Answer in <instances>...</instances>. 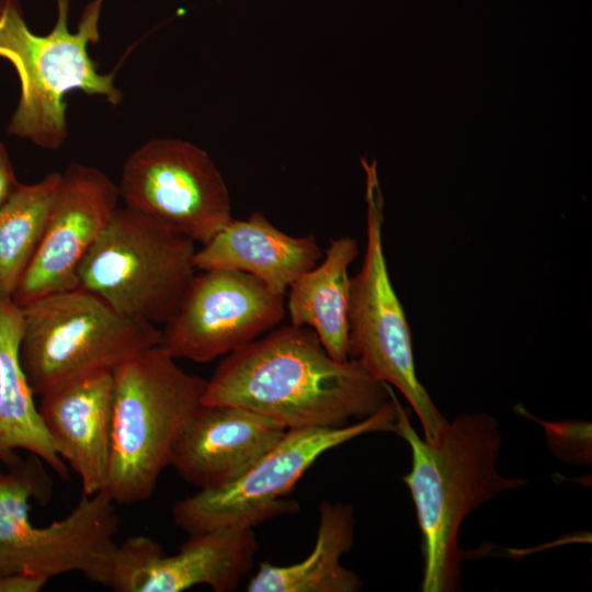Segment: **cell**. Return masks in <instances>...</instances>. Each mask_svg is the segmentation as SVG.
Returning a JSON list of instances; mask_svg holds the SVG:
<instances>
[{
    "mask_svg": "<svg viewBox=\"0 0 592 592\" xmlns=\"http://www.w3.org/2000/svg\"><path fill=\"white\" fill-rule=\"evenodd\" d=\"M391 390L358 361L333 360L310 328L289 323L227 354L202 403L242 407L287 430L342 428L375 413Z\"/></svg>",
    "mask_w": 592,
    "mask_h": 592,
    "instance_id": "6da1fadb",
    "label": "cell"
},
{
    "mask_svg": "<svg viewBox=\"0 0 592 592\" xmlns=\"http://www.w3.org/2000/svg\"><path fill=\"white\" fill-rule=\"evenodd\" d=\"M394 432L411 452V467L402 481L411 494L421 534L420 590L458 591L463 521L499 494L520 490L528 481L498 471L502 437L498 421L488 413H463L430 441L417 433L399 402Z\"/></svg>",
    "mask_w": 592,
    "mask_h": 592,
    "instance_id": "7a4b0ae2",
    "label": "cell"
},
{
    "mask_svg": "<svg viewBox=\"0 0 592 592\" xmlns=\"http://www.w3.org/2000/svg\"><path fill=\"white\" fill-rule=\"evenodd\" d=\"M58 15L47 35L26 25L18 0H0V57L9 60L20 80L18 106L7 126L11 136L45 149L60 148L68 136L66 94L81 90L103 95L117 105L121 91L113 73H100L88 53L99 39L103 0L84 9L76 32L68 26L69 0H56Z\"/></svg>",
    "mask_w": 592,
    "mask_h": 592,
    "instance_id": "3957f363",
    "label": "cell"
},
{
    "mask_svg": "<svg viewBox=\"0 0 592 592\" xmlns=\"http://www.w3.org/2000/svg\"><path fill=\"white\" fill-rule=\"evenodd\" d=\"M115 397L109 470L103 491L114 503L149 500L174 444L202 406L206 380L177 365L161 346L114 371Z\"/></svg>",
    "mask_w": 592,
    "mask_h": 592,
    "instance_id": "277c9868",
    "label": "cell"
},
{
    "mask_svg": "<svg viewBox=\"0 0 592 592\" xmlns=\"http://www.w3.org/2000/svg\"><path fill=\"white\" fill-rule=\"evenodd\" d=\"M22 310L20 358L34 396L96 372H114L160 342L155 325L122 316L81 287L37 298Z\"/></svg>",
    "mask_w": 592,
    "mask_h": 592,
    "instance_id": "5b68a950",
    "label": "cell"
},
{
    "mask_svg": "<svg viewBox=\"0 0 592 592\" xmlns=\"http://www.w3.org/2000/svg\"><path fill=\"white\" fill-rule=\"evenodd\" d=\"M195 252L189 237L117 207L79 267L78 287L122 316L164 323L195 275Z\"/></svg>",
    "mask_w": 592,
    "mask_h": 592,
    "instance_id": "8992f818",
    "label": "cell"
},
{
    "mask_svg": "<svg viewBox=\"0 0 592 592\" xmlns=\"http://www.w3.org/2000/svg\"><path fill=\"white\" fill-rule=\"evenodd\" d=\"M362 166L366 175V248L361 270L351 277L349 355L375 379L403 395L422 425L423 437L433 441L448 421L417 376L410 328L384 252V200L377 164L362 159Z\"/></svg>",
    "mask_w": 592,
    "mask_h": 592,
    "instance_id": "52a82bcc",
    "label": "cell"
},
{
    "mask_svg": "<svg viewBox=\"0 0 592 592\" xmlns=\"http://www.w3.org/2000/svg\"><path fill=\"white\" fill-rule=\"evenodd\" d=\"M399 400L390 399L364 420L342 428L288 429L281 440L236 479L200 489L172 508L174 524L190 533L249 527L296 512L298 503L283 498L326 452L357 436L394 432Z\"/></svg>",
    "mask_w": 592,
    "mask_h": 592,
    "instance_id": "ba28073f",
    "label": "cell"
},
{
    "mask_svg": "<svg viewBox=\"0 0 592 592\" xmlns=\"http://www.w3.org/2000/svg\"><path fill=\"white\" fill-rule=\"evenodd\" d=\"M35 469L0 470V573L23 572L53 577L79 572L109 587L118 544L115 503L102 490L82 494L59 521L36 526L30 499L36 496Z\"/></svg>",
    "mask_w": 592,
    "mask_h": 592,
    "instance_id": "9c48e42d",
    "label": "cell"
},
{
    "mask_svg": "<svg viewBox=\"0 0 592 592\" xmlns=\"http://www.w3.org/2000/svg\"><path fill=\"white\" fill-rule=\"evenodd\" d=\"M117 189L126 207L202 244L234 218L220 172L186 140L155 138L140 146L126 160Z\"/></svg>",
    "mask_w": 592,
    "mask_h": 592,
    "instance_id": "30bf717a",
    "label": "cell"
},
{
    "mask_svg": "<svg viewBox=\"0 0 592 592\" xmlns=\"http://www.w3.org/2000/svg\"><path fill=\"white\" fill-rule=\"evenodd\" d=\"M283 297L244 272L202 271L163 323L159 346L174 360L214 361L278 325L285 315Z\"/></svg>",
    "mask_w": 592,
    "mask_h": 592,
    "instance_id": "8fae6325",
    "label": "cell"
},
{
    "mask_svg": "<svg viewBox=\"0 0 592 592\" xmlns=\"http://www.w3.org/2000/svg\"><path fill=\"white\" fill-rule=\"evenodd\" d=\"M259 549L249 527L190 533L171 556L147 536L118 544L110 583L117 592H181L205 584L215 592L237 589L253 567Z\"/></svg>",
    "mask_w": 592,
    "mask_h": 592,
    "instance_id": "7c38bea8",
    "label": "cell"
},
{
    "mask_svg": "<svg viewBox=\"0 0 592 592\" xmlns=\"http://www.w3.org/2000/svg\"><path fill=\"white\" fill-rule=\"evenodd\" d=\"M118 197L117 185L101 170L68 166L37 252L12 296L16 305L78 287L79 267L111 220Z\"/></svg>",
    "mask_w": 592,
    "mask_h": 592,
    "instance_id": "4fadbf2b",
    "label": "cell"
},
{
    "mask_svg": "<svg viewBox=\"0 0 592 592\" xmlns=\"http://www.w3.org/2000/svg\"><path fill=\"white\" fill-rule=\"evenodd\" d=\"M286 430L242 407L202 403L174 444L171 466L198 490L216 488L239 477Z\"/></svg>",
    "mask_w": 592,
    "mask_h": 592,
    "instance_id": "5bb4252c",
    "label": "cell"
},
{
    "mask_svg": "<svg viewBox=\"0 0 592 592\" xmlns=\"http://www.w3.org/2000/svg\"><path fill=\"white\" fill-rule=\"evenodd\" d=\"M115 397L114 372H96L41 396L37 407L50 441L76 471L82 494L105 486L112 444Z\"/></svg>",
    "mask_w": 592,
    "mask_h": 592,
    "instance_id": "9a60e30c",
    "label": "cell"
},
{
    "mask_svg": "<svg viewBox=\"0 0 592 592\" xmlns=\"http://www.w3.org/2000/svg\"><path fill=\"white\" fill-rule=\"evenodd\" d=\"M312 235L294 237L270 223L260 213L247 219L232 218L195 252L196 270H235L261 280L272 292L284 296L289 286L322 259Z\"/></svg>",
    "mask_w": 592,
    "mask_h": 592,
    "instance_id": "2e32d148",
    "label": "cell"
},
{
    "mask_svg": "<svg viewBox=\"0 0 592 592\" xmlns=\"http://www.w3.org/2000/svg\"><path fill=\"white\" fill-rule=\"evenodd\" d=\"M23 310L11 298H0V460L18 464L24 449L45 462L60 477L68 476L43 424L20 358Z\"/></svg>",
    "mask_w": 592,
    "mask_h": 592,
    "instance_id": "e0dca14e",
    "label": "cell"
},
{
    "mask_svg": "<svg viewBox=\"0 0 592 592\" xmlns=\"http://www.w3.org/2000/svg\"><path fill=\"white\" fill-rule=\"evenodd\" d=\"M357 254L354 238L333 239L322 261L289 286L286 310L291 325L314 330L327 353L339 362L350 360L349 266Z\"/></svg>",
    "mask_w": 592,
    "mask_h": 592,
    "instance_id": "ac0fdd59",
    "label": "cell"
},
{
    "mask_svg": "<svg viewBox=\"0 0 592 592\" xmlns=\"http://www.w3.org/2000/svg\"><path fill=\"white\" fill-rule=\"evenodd\" d=\"M353 508L341 502L319 505V525L315 547L304 560L288 565H260L249 580V592H356L361 578L341 565V558L354 545Z\"/></svg>",
    "mask_w": 592,
    "mask_h": 592,
    "instance_id": "d6986e66",
    "label": "cell"
},
{
    "mask_svg": "<svg viewBox=\"0 0 592 592\" xmlns=\"http://www.w3.org/2000/svg\"><path fill=\"white\" fill-rule=\"evenodd\" d=\"M61 173L52 172L22 184L0 206V298H11L33 261L59 187Z\"/></svg>",
    "mask_w": 592,
    "mask_h": 592,
    "instance_id": "ffe728a7",
    "label": "cell"
},
{
    "mask_svg": "<svg viewBox=\"0 0 592 592\" xmlns=\"http://www.w3.org/2000/svg\"><path fill=\"white\" fill-rule=\"evenodd\" d=\"M545 426L551 451L562 459L587 463L590 458V423L587 422H542Z\"/></svg>",
    "mask_w": 592,
    "mask_h": 592,
    "instance_id": "44dd1931",
    "label": "cell"
},
{
    "mask_svg": "<svg viewBox=\"0 0 592 592\" xmlns=\"http://www.w3.org/2000/svg\"><path fill=\"white\" fill-rule=\"evenodd\" d=\"M48 581L45 577L31 573H0V592H39Z\"/></svg>",
    "mask_w": 592,
    "mask_h": 592,
    "instance_id": "7402d4cb",
    "label": "cell"
},
{
    "mask_svg": "<svg viewBox=\"0 0 592 592\" xmlns=\"http://www.w3.org/2000/svg\"><path fill=\"white\" fill-rule=\"evenodd\" d=\"M20 185L8 151L0 141V206L10 198Z\"/></svg>",
    "mask_w": 592,
    "mask_h": 592,
    "instance_id": "603a6c76",
    "label": "cell"
}]
</instances>
